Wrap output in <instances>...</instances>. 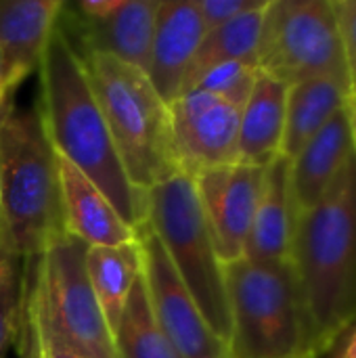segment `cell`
<instances>
[{"label":"cell","mask_w":356,"mask_h":358,"mask_svg":"<svg viewBox=\"0 0 356 358\" xmlns=\"http://www.w3.org/2000/svg\"><path fill=\"white\" fill-rule=\"evenodd\" d=\"M348 105L350 86L342 80L311 78L290 84L281 155L294 159L300 149Z\"/></svg>","instance_id":"obj_19"},{"label":"cell","mask_w":356,"mask_h":358,"mask_svg":"<svg viewBox=\"0 0 356 358\" xmlns=\"http://www.w3.org/2000/svg\"><path fill=\"white\" fill-rule=\"evenodd\" d=\"M147 224L164 245L201 317L227 344L231 315L225 264L216 252L195 180L189 174H174L147 191Z\"/></svg>","instance_id":"obj_6"},{"label":"cell","mask_w":356,"mask_h":358,"mask_svg":"<svg viewBox=\"0 0 356 358\" xmlns=\"http://www.w3.org/2000/svg\"><path fill=\"white\" fill-rule=\"evenodd\" d=\"M113 344L118 358H180L151 310L143 273L113 329Z\"/></svg>","instance_id":"obj_22"},{"label":"cell","mask_w":356,"mask_h":358,"mask_svg":"<svg viewBox=\"0 0 356 358\" xmlns=\"http://www.w3.org/2000/svg\"><path fill=\"white\" fill-rule=\"evenodd\" d=\"M206 31L195 0H159L147 78L166 105L180 96Z\"/></svg>","instance_id":"obj_12"},{"label":"cell","mask_w":356,"mask_h":358,"mask_svg":"<svg viewBox=\"0 0 356 358\" xmlns=\"http://www.w3.org/2000/svg\"><path fill=\"white\" fill-rule=\"evenodd\" d=\"M159 0H120L101 19L71 13L73 31L80 40L78 52H101L147 73Z\"/></svg>","instance_id":"obj_14"},{"label":"cell","mask_w":356,"mask_h":358,"mask_svg":"<svg viewBox=\"0 0 356 358\" xmlns=\"http://www.w3.org/2000/svg\"><path fill=\"white\" fill-rule=\"evenodd\" d=\"M174 155L183 174L201 172L239 162L241 107L206 90H185L170 105Z\"/></svg>","instance_id":"obj_10"},{"label":"cell","mask_w":356,"mask_h":358,"mask_svg":"<svg viewBox=\"0 0 356 358\" xmlns=\"http://www.w3.org/2000/svg\"><path fill=\"white\" fill-rule=\"evenodd\" d=\"M136 241L141 245L143 281L151 310L180 358H227V344L201 317L193 296L147 222L136 229Z\"/></svg>","instance_id":"obj_9"},{"label":"cell","mask_w":356,"mask_h":358,"mask_svg":"<svg viewBox=\"0 0 356 358\" xmlns=\"http://www.w3.org/2000/svg\"><path fill=\"white\" fill-rule=\"evenodd\" d=\"M269 0H195V6L204 19L206 29L220 27L254 8H260Z\"/></svg>","instance_id":"obj_27"},{"label":"cell","mask_w":356,"mask_h":358,"mask_svg":"<svg viewBox=\"0 0 356 358\" xmlns=\"http://www.w3.org/2000/svg\"><path fill=\"white\" fill-rule=\"evenodd\" d=\"M290 84L258 71L239 122V162L269 166L281 155Z\"/></svg>","instance_id":"obj_18"},{"label":"cell","mask_w":356,"mask_h":358,"mask_svg":"<svg viewBox=\"0 0 356 358\" xmlns=\"http://www.w3.org/2000/svg\"><path fill=\"white\" fill-rule=\"evenodd\" d=\"M21 336H23V344H21V355H23V358H42L40 357L38 346H36V340L31 336V329L27 327L25 331H21Z\"/></svg>","instance_id":"obj_30"},{"label":"cell","mask_w":356,"mask_h":358,"mask_svg":"<svg viewBox=\"0 0 356 358\" xmlns=\"http://www.w3.org/2000/svg\"><path fill=\"white\" fill-rule=\"evenodd\" d=\"M271 2V0H269ZM266 4L260 8H254L220 27H214L206 31L197 55L193 59V65L187 73L183 92L210 67L218 63H229V61H245L258 65V44H260V31H262V21H264V10ZM180 92V94H183Z\"/></svg>","instance_id":"obj_21"},{"label":"cell","mask_w":356,"mask_h":358,"mask_svg":"<svg viewBox=\"0 0 356 358\" xmlns=\"http://www.w3.org/2000/svg\"><path fill=\"white\" fill-rule=\"evenodd\" d=\"M258 69L285 84L311 78H336L348 84L334 4L329 0H271L260 31Z\"/></svg>","instance_id":"obj_8"},{"label":"cell","mask_w":356,"mask_h":358,"mask_svg":"<svg viewBox=\"0 0 356 358\" xmlns=\"http://www.w3.org/2000/svg\"><path fill=\"white\" fill-rule=\"evenodd\" d=\"M334 10L342 36L348 84H350V103L356 105V0H334Z\"/></svg>","instance_id":"obj_26"},{"label":"cell","mask_w":356,"mask_h":358,"mask_svg":"<svg viewBox=\"0 0 356 358\" xmlns=\"http://www.w3.org/2000/svg\"><path fill=\"white\" fill-rule=\"evenodd\" d=\"M63 4L61 0H0V59L13 96L34 71H40Z\"/></svg>","instance_id":"obj_13"},{"label":"cell","mask_w":356,"mask_h":358,"mask_svg":"<svg viewBox=\"0 0 356 358\" xmlns=\"http://www.w3.org/2000/svg\"><path fill=\"white\" fill-rule=\"evenodd\" d=\"M262 178L264 168L241 162L201 172L193 178L222 264L243 258Z\"/></svg>","instance_id":"obj_11"},{"label":"cell","mask_w":356,"mask_h":358,"mask_svg":"<svg viewBox=\"0 0 356 358\" xmlns=\"http://www.w3.org/2000/svg\"><path fill=\"white\" fill-rule=\"evenodd\" d=\"M0 250H6L2 241V178H0Z\"/></svg>","instance_id":"obj_32"},{"label":"cell","mask_w":356,"mask_h":358,"mask_svg":"<svg viewBox=\"0 0 356 358\" xmlns=\"http://www.w3.org/2000/svg\"><path fill=\"white\" fill-rule=\"evenodd\" d=\"M86 273L113 334L132 285L143 273L138 241L115 248H88Z\"/></svg>","instance_id":"obj_20"},{"label":"cell","mask_w":356,"mask_h":358,"mask_svg":"<svg viewBox=\"0 0 356 358\" xmlns=\"http://www.w3.org/2000/svg\"><path fill=\"white\" fill-rule=\"evenodd\" d=\"M350 126H353V145H355V157H356V105L350 103Z\"/></svg>","instance_id":"obj_31"},{"label":"cell","mask_w":356,"mask_h":358,"mask_svg":"<svg viewBox=\"0 0 356 358\" xmlns=\"http://www.w3.org/2000/svg\"><path fill=\"white\" fill-rule=\"evenodd\" d=\"M23 321L31 329V336L36 340V346H38L40 357L42 358H84L80 357L73 348H69L50 329V325L46 323V319L42 317V313L38 310V306L34 304V300L25 292V287H23Z\"/></svg>","instance_id":"obj_25"},{"label":"cell","mask_w":356,"mask_h":358,"mask_svg":"<svg viewBox=\"0 0 356 358\" xmlns=\"http://www.w3.org/2000/svg\"><path fill=\"white\" fill-rule=\"evenodd\" d=\"M292 264L321 355L356 325V157L327 193L296 216Z\"/></svg>","instance_id":"obj_2"},{"label":"cell","mask_w":356,"mask_h":358,"mask_svg":"<svg viewBox=\"0 0 356 358\" xmlns=\"http://www.w3.org/2000/svg\"><path fill=\"white\" fill-rule=\"evenodd\" d=\"M231 334L227 358L323 357L292 260L225 264Z\"/></svg>","instance_id":"obj_4"},{"label":"cell","mask_w":356,"mask_h":358,"mask_svg":"<svg viewBox=\"0 0 356 358\" xmlns=\"http://www.w3.org/2000/svg\"><path fill=\"white\" fill-rule=\"evenodd\" d=\"M323 358H356V325H353Z\"/></svg>","instance_id":"obj_28"},{"label":"cell","mask_w":356,"mask_h":358,"mask_svg":"<svg viewBox=\"0 0 356 358\" xmlns=\"http://www.w3.org/2000/svg\"><path fill=\"white\" fill-rule=\"evenodd\" d=\"M38 73V109L52 149L90 178L136 231L147 222V193L130 182L84 61L59 25Z\"/></svg>","instance_id":"obj_1"},{"label":"cell","mask_w":356,"mask_h":358,"mask_svg":"<svg viewBox=\"0 0 356 358\" xmlns=\"http://www.w3.org/2000/svg\"><path fill=\"white\" fill-rule=\"evenodd\" d=\"M130 182L149 191L180 174L170 111L147 73L101 52H80Z\"/></svg>","instance_id":"obj_5"},{"label":"cell","mask_w":356,"mask_h":358,"mask_svg":"<svg viewBox=\"0 0 356 358\" xmlns=\"http://www.w3.org/2000/svg\"><path fill=\"white\" fill-rule=\"evenodd\" d=\"M313 358H323V357H313Z\"/></svg>","instance_id":"obj_33"},{"label":"cell","mask_w":356,"mask_h":358,"mask_svg":"<svg viewBox=\"0 0 356 358\" xmlns=\"http://www.w3.org/2000/svg\"><path fill=\"white\" fill-rule=\"evenodd\" d=\"M292 162L285 155H277L264 166L262 191L243 258L252 262H287L292 260V235H294V199L290 182Z\"/></svg>","instance_id":"obj_17"},{"label":"cell","mask_w":356,"mask_h":358,"mask_svg":"<svg viewBox=\"0 0 356 358\" xmlns=\"http://www.w3.org/2000/svg\"><path fill=\"white\" fill-rule=\"evenodd\" d=\"M57 166L67 235L88 248H115L136 241V231L122 220L113 203L90 178L61 155H57Z\"/></svg>","instance_id":"obj_15"},{"label":"cell","mask_w":356,"mask_h":358,"mask_svg":"<svg viewBox=\"0 0 356 358\" xmlns=\"http://www.w3.org/2000/svg\"><path fill=\"white\" fill-rule=\"evenodd\" d=\"M88 245L71 235L57 239L29 273L25 292L50 329L80 357L118 358L113 334L86 273Z\"/></svg>","instance_id":"obj_7"},{"label":"cell","mask_w":356,"mask_h":358,"mask_svg":"<svg viewBox=\"0 0 356 358\" xmlns=\"http://www.w3.org/2000/svg\"><path fill=\"white\" fill-rule=\"evenodd\" d=\"M23 321V279L19 275V258L0 250V358L21 336Z\"/></svg>","instance_id":"obj_23"},{"label":"cell","mask_w":356,"mask_h":358,"mask_svg":"<svg viewBox=\"0 0 356 358\" xmlns=\"http://www.w3.org/2000/svg\"><path fill=\"white\" fill-rule=\"evenodd\" d=\"M353 153L355 145L348 105L338 111L294 159H290V182L296 216L311 210L327 193Z\"/></svg>","instance_id":"obj_16"},{"label":"cell","mask_w":356,"mask_h":358,"mask_svg":"<svg viewBox=\"0 0 356 358\" xmlns=\"http://www.w3.org/2000/svg\"><path fill=\"white\" fill-rule=\"evenodd\" d=\"M15 107V96L8 92L6 82H4V69H2V59H0V126L4 124V120L8 117V113Z\"/></svg>","instance_id":"obj_29"},{"label":"cell","mask_w":356,"mask_h":358,"mask_svg":"<svg viewBox=\"0 0 356 358\" xmlns=\"http://www.w3.org/2000/svg\"><path fill=\"white\" fill-rule=\"evenodd\" d=\"M258 65L245 63V61H229V63H218L210 69H206L187 90L197 88L206 90L212 94H218L239 107L248 101L252 86L258 76Z\"/></svg>","instance_id":"obj_24"},{"label":"cell","mask_w":356,"mask_h":358,"mask_svg":"<svg viewBox=\"0 0 356 358\" xmlns=\"http://www.w3.org/2000/svg\"><path fill=\"white\" fill-rule=\"evenodd\" d=\"M2 241L19 260L40 258L65 233L57 153L38 105H15L0 126Z\"/></svg>","instance_id":"obj_3"}]
</instances>
